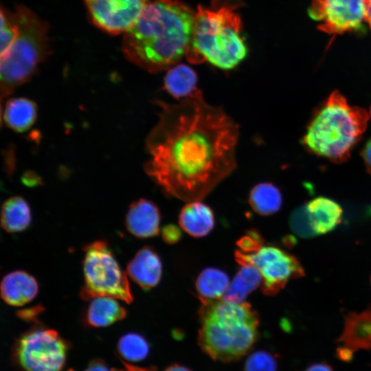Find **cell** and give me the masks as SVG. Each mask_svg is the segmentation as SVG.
<instances>
[{"label": "cell", "instance_id": "7402d4cb", "mask_svg": "<svg viewBox=\"0 0 371 371\" xmlns=\"http://www.w3.org/2000/svg\"><path fill=\"white\" fill-rule=\"evenodd\" d=\"M262 283L259 271L251 265H241L222 299L233 303L245 302L247 297Z\"/></svg>", "mask_w": 371, "mask_h": 371}, {"label": "cell", "instance_id": "2e32d148", "mask_svg": "<svg viewBox=\"0 0 371 371\" xmlns=\"http://www.w3.org/2000/svg\"><path fill=\"white\" fill-rule=\"evenodd\" d=\"M304 205L315 236L333 231L341 221V205L330 198L317 196Z\"/></svg>", "mask_w": 371, "mask_h": 371}, {"label": "cell", "instance_id": "f1b7e54d", "mask_svg": "<svg viewBox=\"0 0 371 371\" xmlns=\"http://www.w3.org/2000/svg\"><path fill=\"white\" fill-rule=\"evenodd\" d=\"M264 239L258 230H248L236 243L241 251L253 253L263 246Z\"/></svg>", "mask_w": 371, "mask_h": 371}, {"label": "cell", "instance_id": "484cf974", "mask_svg": "<svg viewBox=\"0 0 371 371\" xmlns=\"http://www.w3.org/2000/svg\"><path fill=\"white\" fill-rule=\"evenodd\" d=\"M18 34V25L14 13L1 6V54L12 45Z\"/></svg>", "mask_w": 371, "mask_h": 371}, {"label": "cell", "instance_id": "83f0119b", "mask_svg": "<svg viewBox=\"0 0 371 371\" xmlns=\"http://www.w3.org/2000/svg\"><path fill=\"white\" fill-rule=\"evenodd\" d=\"M289 225L292 231L300 237L308 238L315 236L311 226L305 205L297 207L292 212Z\"/></svg>", "mask_w": 371, "mask_h": 371}, {"label": "cell", "instance_id": "277c9868", "mask_svg": "<svg viewBox=\"0 0 371 371\" xmlns=\"http://www.w3.org/2000/svg\"><path fill=\"white\" fill-rule=\"evenodd\" d=\"M201 303L199 311V347L216 361L239 360L258 339L257 312L247 302L233 303L220 299Z\"/></svg>", "mask_w": 371, "mask_h": 371}, {"label": "cell", "instance_id": "f35d334b", "mask_svg": "<svg viewBox=\"0 0 371 371\" xmlns=\"http://www.w3.org/2000/svg\"><path fill=\"white\" fill-rule=\"evenodd\" d=\"M370 282H371V278H370Z\"/></svg>", "mask_w": 371, "mask_h": 371}, {"label": "cell", "instance_id": "836d02e7", "mask_svg": "<svg viewBox=\"0 0 371 371\" xmlns=\"http://www.w3.org/2000/svg\"><path fill=\"white\" fill-rule=\"evenodd\" d=\"M304 371H334L333 368L324 362L315 363L310 365Z\"/></svg>", "mask_w": 371, "mask_h": 371}, {"label": "cell", "instance_id": "74e56055", "mask_svg": "<svg viewBox=\"0 0 371 371\" xmlns=\"http://www.w3.org/2000/svg\"><path fill=\"white\" fill-rule=\"evenodd\" d=\"M370 115H371V107H370Z\"/></svg>", "mask_w": 371, "mask_h": 371}, {"label": "cell", "instance_id": "9a60e30c", "mask_svg": "<svg viewBox=\"0 0 371 371\" xmlns=\"http://www.w3.org/2000/svg\"><path fill=\"white\" fill-rule=\"evenodd\" d=\"M38 293V284L34 276L22 270L6 274L1 282V296L8 304L21 306L30 302Z\"/></svg>", "mask_w": 371, "mask_h": 371}, {"label": "cell", "instance_id": "4dcf8cb0", "mask_svg": "<svg viewBox=\"0 0 371 371\" xmlns=\"http://www.w3.org/2000/svg\"><path fill=\"white\" fill-rule=\"evenodd\" d=\"M44 311V307L41 304L21 309L16 312V315L26 322H33L37 319L39 314Z\"/></svg>", "mask_w": 371, "mask_h": 371}, {"label": "cell", "instance_id": "8d00e7d4", "mask_svg": "<svg viewBox=\"0 0 371 371\" xmlns=\"http://www.w3.org/2000/svg\"><path fill=\"white\" fill-rule=\"evenodd\" d=\"M366 22L371 30V0H366Z\"/></svg>", "mask_w": 371, "mask_h": 371}, {"label": "cell", "instance_id": "cb8c5ba5", "mask_svg": "<svg viewBox=\"0 0 371 371\" xmlns=\"http://www.w3.org/2000/svg\"><path fill=\"white\" fill-rule=\"evenodd\" d=\"M249 203L255 212L269 216L277 212L282 205L280 189L270 182H262L254 186L249 194Z\"/></svg>", "mask_w": 371, "mask_h": 371}, {"label": "cell", "instance_id": "ba28073f", "mask_svg": "<svg viewBox=\"0 0 371 371\" xmlns=\"http://www.w3.org/2000/svg\"><path fill=\"white\" fill-rule=\"evenodd\" d=\"M235 258L240 265H251L259 271L262 291L266 295L276 294L289 280L305 275L302 265L294 256L275 246H262L253 253L237 250Z\"/></svg>", "mask_w": 371, "mask_h": 371}, {"label": "cell", "instance_id": "30bf717a", "mask_svg": "<svg viewBox=\"0 0 371 371\" xmlns=\"http://www.w3.org/2000/svg\"><path fill=\"white\" fill-rule=\"evenodd\" d=\"M366 9V0H312L308 14L333 40L337 35L361 30Z\"/></svg>", "mask_w": 371, "mask_h": 371}, {"label": "cell", "instance_id": "44dd1931", "mask_svg": "<svg viewBox=\"0 0 371 371\" xmlns=\"http://www.w3.org/2000/svg\"><path fill=\"white\" fill-rule=\"evenodd\" d=\"M32 214L29 204L22 196H12L1 207V225L8 233L25 230L30 225Z\"/></svg>", "mask_w": 371, "mask_h": 371}, {"label": "cell", "instance_id": "e0dca14e", "mask_svg": "<svg viewBox=\"0 0 371 371\" xmlns=\"http://www.w3.org/2000/svg\"><path fill=\"white\" fill-rule=\"evenodd\" d=\"M180 227L193 237L207 235L214 228V216L212 210L201 201L187 203L179 216Z\"/></svg>", "mask_w": 371, "mask_h": 371}, {"label": "cell", "instance_id": "5b68a950", "mask_svg": "<svg viewBox=\"0 0 371 371\" xmlns=\"http://www.w3.org/2000/svg\"><path fill=\"white\" fill-rule=\"evenodd\" d=\"M368 120L365 109L350 106L340 92L334 91L315 111L302 143L319 157L342 163L361 139Z\"/></svg>", "mask_w": 371, "mask_h": 371}, {"label": "cell", "instance_id": "603a6c76", "mask_svg": "<svg viewBox=\"0 0 371 371\" xmlns=\"http://www.w3.org/2000/svg\"><path fill=\"white\" fill-rule=\"evenodd\" d=\"M229 285L225 272L216 268L203 269L198 276L195 287L201 302L213 301L223 297Z\"/></svg>", "mask_w": 371, "mask_h": 371}, {"label": "cell", "instance_id": "d590c367", "mask_svg": "<svg viewBox=\"0 0 371 371\" xmlns=\"http://www.w3.org/2000/svg\"><path fill=\"white\" fill-rule=\"evenodd\" d=\"M164 371H192L190 368L177 363L168 366Z\"/></svg>", "mask_w": 371, "mask_h": 371}, {"label": "cell", "instance_id": "f546056e", "mask_svg": "<svg viewBox=\"0 0 371 371\" xmlns=\"http://www.w3.org/2000/svg\"><path fill=\"white\" fill-rule=\"evenodd\" d=\"M161 237L166 243L174 244L180 240L181 232L175 225L169 224L162 228Z\"/></svg>", "mask_w": 371, "mask_h": 371}, {"label": "cell", "instance_id": "9c48e42d", "mask_svg": "<svg viewBox=\"0 0 371 371\" xmlns=\"http://www.w3.org/2000/svg\"><path fill=\"white\" fill-rule=\"evenodd\" d=\"M67 342L52 329L35 328L24 333L16 346L17 360L25 371H60Z\"/></svg>", "mask_w": 371, "mask_h": 371}, {"label": "cell", "instance_id": "ac0fdd59", "mask_svg": "<svg viewBox=\"0 0 371 371\" xmlns=\"http://www.w3.org/2000/svg\"><path fill=\"white\" fill-rule=\"evenodd\" d=\"M91 300L84 315L85 322L89 326L105 327L126 316V310L117 299L97 297Z\"/></svg>", "mask_w": 371, "mask_h": 371}, {"label": "cell", "instance_id": "52a82bcc", "mask_svg": "<svg viewBox=\"0 0 371 371\" xmlns=\"http://www.w3.org/2000/svg\"><path fill=\"white\" fill-rule=\"evenodd\" d=\"M83 250L81 298L88 301L97 297H109L131 303L133 295L127 274L120 268L108 243L97 240L86 245Z\"/></svg>", "mask_w": 371, "mask_h": 371}, {"label": "cell", "instance_id": "5bb4252c", "mask_svg": "<svg viewBox=\"0 0 371 371\" xmlns=\"http://www.w3.org/2000/svg\"><path fill=\"white\" fill-rule=\"evenodd\" d=\"M338 342L341 344L340 348L352 353L358 350L371 348V307L346 316Z\"/></svg>", "mask_w": 371, "mask_h": 371}, {"label": "cell", "instance_id": "ab89813d", "mask_svg": "<svg viewBox=\"0 0 371 371\" xmlns=\"http://www.w3.org/2000/svg\"><path fill=\"white\" fill-rule=\"evenodd\" d=\"M69 371H72V370H69Z\"/></svg>", "mask_w": 371, "mask_h": 371}, {"label": "cell", "instance_id": "3957f363", "mask_svg": "<svg viewBox=\"0 0 371 371\" xmlns=\"http://www.w3.org/2000/svg\"><path fill=\"white\" fill-rule=\"evenodd\" d=\"M241 5L240 0H211L209 6H197L193 34L186 54L188 62H207L230 70L247 57L248 48L237 12Z\"/></svg>", "mask_w": 371, "mask_h": 371}, {"label": "cell", "instance_id": "7a4b0ae2", "mask_svg": "<svg viewBox=\"0 0 371 371\" xmlns=\"http://www.w3.org/2000/svg\"><path fill=\"white\" fill-rule=\"evenodd\" d=\"M195 13L178 0L148 2L133 26L124 33V56L150 73L168 70L186 56Z\"/></svg>", "mask_w": 371, "mask_h": 371}, {"label": "cell", "instance_id": "7c38bea8", "mask_svg": "<svg viewBox=\"0 0 371 371\" xmlns=\"http://www.w3.org/2000/svg\"><path fill=\"white\" fill-rule=\"evenodd\" d=\"M160 221L161 214L156 204L150 200L139 199L129 205L125 226L133 236L147 238L159 234Z\"/></svg>", "mask_w": 371, "mask_h": 371}, {"label": "cell", "instance_id": "4fadbf2b", "mask_svg": "<svg viewBox=\"0 0 371 371\" xmlns=\"http://www.w3.org/2000/svg\"><path fill=\"white\" fill-rule=\"evenodd\" d=\"M126 274L144 290L157 286L161 278L162 265L155 249L147 245L138 250L127 265Z\"/></svg>", "mask_w": 371, "mask_h": 371}, {"label": "cell", "instance_id": "d4e9b609", "mask_svg": "<svg viewBox=\"0 0 371 371\" xmlns=\"http://www.w3.org/2000/svg\"><path fill=\"white\" fill-rule=\"evenodd\" d=\"M120 355L129 361H140L148 355L149 346L141 335L130 333L123 335L117 343Z\"/></svg>", "mask_w": 371, "mask_h": 371}, {"label": "cell", "instance_id": "4316f807", "mask_svg": "<svg viewBox=\"0 0 371 371\" xmlns=\"http://www.w3.org/2000/svg\"><path fill=\"white\" fill-rule=\"evenodd\" d=\"M278 361L269 352L258 350L251 353L246 359L244 371H277Z\"/></svg>", "mask_w": 371, "mask_h": 371}, {"label": "cell", "instance_id": "e575fe53", "mask_svg": "<svg viewBox=\"0 0 371 371\" xmlns=\"http://www.w3.org/2000/svg\"><path fill=\"white\" fill-rule=\"evenodd\" d=\"M125 366V371H157L156 368L154 367L150 368H139L134 366H131L124 363Z\"/></svg>", "mask_w": 371, "mask_h": 371}, {"label": "cell", "instance_id": "8fae6325", "mask_svg": "<svg viewBox=\"0 0 371 371\" xmlns=\"http://www.w3.org/2000/svg\"><path fill=\"white\" fill-rule=\"evenodd\" d=\"M93 23L113 35L124 33L136 23L148 0H84Z\"/></svg>", "mask_w": 371, "mask_h": 371}, {"label": "cell", "instance_id": "ffe728a7", "mask_svg": "<svg viewBox=\"0 0 371 371\" xmlns=\"http://www.w3.org/2000/svg\"><path fill=\"white\" fill-rule=\"evenodd\" d=\"M198 76L186 64L175 65L168 69L164 79L166 91L178 100L190 95L197 89Z\"/></svg>", "mask_w": 371, "mask_h": 371}, {"label": "cell", "instance_id": "d6986e66", "mask_svg": "<svg viewBox=\"0 0 371 371\" xmlns=\"http://www.w3.org/2000/svg\"><path fill=\"white\" fill-rule=\"evenodd\" d=\"M2 115L5 124L8 128L16 132H25L36 121L37 106L28 98H11L5 102Z\"/></svg>", "mask_w": 371, "mask_h": 371}, {"label": "cell", "instance_id": "d6a6232c", "mask_svg": "<svg viewBox=\"0 0 371 371\" xmlns=\"http://www.w3.org/2000/svg\"><path fill=\"white\" fill-rule=\"evenodd\" d=\"M85 371H111L105 363L100 360L95 359L91 361Z\"/></svg>", "mask_w": 371, "mask_h": 371}, {"label": "cell", "instance_id": "6da1fadb", "mask_svg": "<svg viewBox=\"0 0 371 371\" xmlns=\"http://www.w3.org/2000/svg\"><path fill=\"white\" fill-rule=\"evenodd\" d=\"M156 104L161 110L146 139L144 171L166 194L201 201L236 170L239 126L198 89L177 102Z\"/></svg>", "mask_w": 371, "mask_h": 371}, {"label": "cell", "instance_id": "8992f818", "mask_svg": "<svg viewBox=\"0 0 371 371\" xmlns=\"http://www.w3.org/2000/svg\"><path fill=\"white\" fill-rule=\"evenodd\" d=\"M13 13L18 34L10 48L1 54V100L28 81L50 52L47 24L22 5H16Z\"/></svg>", "mask_w": 371, "mask_h": 371}, {"label": "cell", "instance_id": "1f68e13d", "mask_svg": "<svg viewBox=\"0 0 371 371\" xmlns=\"http://www.w3.org/2000/svg\"><path fill=\"white\" fill-rule=\"evenodd\" d=\"M361 155L366 169L371 175V138L365 144Z\"/></svg>", "mask_w": 371, "mask_h": 371}]
</instances>
